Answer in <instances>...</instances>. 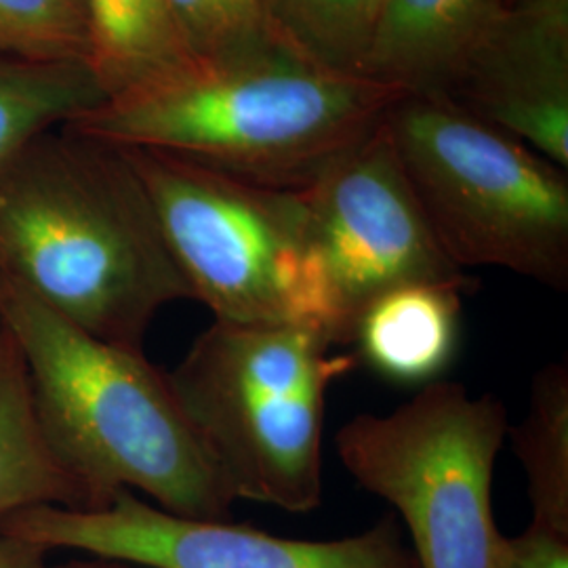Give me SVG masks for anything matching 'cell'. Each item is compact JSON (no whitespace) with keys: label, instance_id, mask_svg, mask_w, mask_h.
<instances>
[{"label":"cell","instance_id":"obj_15","mask_svg":"<svg viewBox=\"0 0 568 568\" xmlns=\"http://www.w3.org/2000/svg\"><path fill=\"white\" fill-rule=\"evenodd\" d=\"M527 478L530 523L568 535V365L544 366L528 396L527 415L508 427Z\"/></svg>","mask_w":568,"mask_h":568},{"label":"cell","instance_id":"obj_10","mask_svg":"<svg viewBox=\"0 0 568 568\" xmlns=\"http://www.w3.org/2000/svg\"><path fill=\"white\" fill-rule=\"evenodd\" d=\"M440 98L568 169V0L504 9Z\"/></svg>","mask_w":568,"mask_h":568},{"label":"cell","instance_id":"obj_23","mask_svg":"<svg viewBox=\"0 0 568 568\" xmlns=\"http://www.w3.org/2000/svg\"><path fill=\"white\" fill-rule=\"evenodd\" d=\"M9 345H11V337H9L7 328H4V325H2V321H0V358L4 356V352L9 349Z\"/></svg>","mask_w":568,"mask_h":568},{"label":"cell","instance_id":"obj_22","mask_svg":"<svg viewBox=\"0 0 568 568\" xmlns=\"http://www.w3.org/2000/svg\"><path fill=\"white\" fill-rule=\"evenodd\" d=\"M47 568H148L140 565H131V562H122V560H110V558H100V556H84L74 558L61 565H47Z\"/></svg>","mask_w":568,"mask_h":568},{"label":"cell","instance_id":"obj_14","mask_svg":"<svg viewBox=\"0 0 568 568\" xmlns=\"http://www.w3.org/2000/svg\"><path fill=\"white\" fill-rule=\"evenodd\" d=\"M105 100L89 63L0 53V166L44 131Z\"/></svg>","mask_w":568,"mask_h":568},{"label":"cell","instance_id":"obj_12","mask_svg":"<svg viewBox=\"0 0 568 568\" xmlns=\"http://www.w3.org/2000/svg\"><path fill=\"white\" fill-rule=\"evenodd\" d=\"M464 293L445 284H406L375 297L352 328L358 361L392 384L440 382L457 358Z\"/></svg>","mask_w":568,"mask_h":568},{"label":"cell","instance_id":"obj_4","mask_svg":"<svg viewBox=\"0 0 568 568\" xmlns=\"http://www.w3.org/2000/svg\"><path fill=\"white\" fill-rule=\"evenodd\" d=\"M333 345L321 326L213 321L166 373L236 501L321 506L326 394L356 365Z\"/></svg>","mask_w":568,"mask_h":568},{"label":"cell","instance_id":"obj_21","mask_svg":"<svg viewBox=\"0 0 568 568\" xmlns=\"http://www.w3.org/2000/svg\"><path fill=\"white\" fill-rule=\"evenodd\" d=\"M49 554L39 544L0 530V568H47Z\"/></svg>","mask_w":568,"mask_h":568},{"label":"cell","instance_id":"obj_7","mask_svg":"<svg viewBox=\"0 0 568 568\" xmlns=\"http://www.w3.org/2000/svg\"><path fill=\"white\" fill-rule=\"evenodd\" d=\"M508 427L495 394L440 379L387 415L352 417L335 450L398 514L417 567L499 568L508 537L495 520L493 480Z\"/></svg>","mask_w":568,"mask_h":568},{"label":"cell","instance_id":"obj_6","mask_svg":"<svg viewBox=\"0 0 568 568\" xmlns=\"http://www.w3.org/2000/svg\"><path fill=\"white\" fill-rule=\"evenodd\" d=\"M121 148L194 302L215 321L314 325L333 339L302 190L244 182L166 150Z\"/></svg>","mask_w":568,"mask_h":568},{"label":"cell","instance_id":"obj_18","mask_svg":"<svg viewBox=\"0 0 568 568\" xmlns=\"http://www.w3.org/2000/svg\"><path fill=\"white\" fill-rule=\"evenodd\" d=\"M284 41L335 70L358 74L373 0H270Z\"/></svg>","mask_w":568,"mask_h":568},{"label":"cell","instance_id":"obj_16","mask_svg":"<svg viewBox=\"0 0 568 568\" xmlns=\"http://www.w3.org/2000/svg\"><path fill=\"white\" fill-rule=\"evenodd\" d=\"M39 504L87 508L81 488L42 443L11 342L0 358V516Z\"/></svg>","mask_w":568,"mask_h":568},{"label":"cell","instance_id":"obj_1","mask_svg":"<svg viewBox=\"0 0 568 568\" xmlns=\"http://www.w3.org/2000/svg\"><path fill=\"white\" fill-rule=\"evenodd\" d=\"M0 278L133 349L163 307L192 300L126 152L65 124L0 166Z\"/></svg>","mask_w":568,"mask_h":568},{"label":"cell","instance_id":"obj_8","mask_svg":"<svg viewBox=\"0 0 568 568\" xmlns=\"http://www.w3.org/2000/svg\"><path fill=\"white\" fill-rule=\"evenodd\" d=\"M302 192L335 345L349 344L358 314L387 291L474 286L436 241L384 122Z\"/></svg>","mask_w":568,"mask_h":568},{"label":"cell","instance_id":"obj_20","mask_svg":"<svg viewBox=\"0 0 568 568\" xmlns=\"http://www.w3.org/2000/svg\"><path fill=\"white\" fill-rule=\"evenodd\" d=\"M499 568H568V535L530 523L508 537Z\"/></svg>","mask_w":568,"mask_h":568},{"label":"cell","instance_id":"obj_2","mask_svg":"<svg viewBox=\"0 0 568 568\" xmlns=\"http://www.w3.org/2000/svg\"><path fill=\"white\" fill-rule=\"evenodd\" d=\"M0 321L20 356L42 443L103 508L119 490L196 520H227L234 495L169 375L143 349L108 344L0 278Z\"/></svg>","mask_w":568,"mask_h":568},{"label":"cell","instance_id":"obj_24","mask_svg":"<svg viewBox=\"0 0 568 568\" xmlns=\"http://www.w3.org/2000/svg\"><path fill=\"white\" fill-rule=\"evenodd\" d=\"M504 2V7L508 9V7H514V4H520V2H528V0H501Z\"/></svg>","mask_w":568,"mask_h":568},{"label":"cell","instance_id":"obj_25","mask_svg":"<svg viewBox=\"0 0 568 568\" xmlns=\"http://www.w3.org/2000/svg\"><path fill=\"white\" fill-rule=\"evenodd\" d=\"M377 4H379V0H373V16H375V9H377Z\"/></svg>","mask_w":568,"mask_h":568},{"label":"cell","instance_id":"obj_19","mask_svg":"<svg viewBox=\"0 0 568 568\" xmlns=\"http://www.w3.org/2000/svg\"><path fill=\"white\" fill-rule=\"evenodd\" d=\"M0 53L32 61L89 63L91 21L87 2L0 0Z\"/></svg>","mask_w":568,"mask_h":568},{"label":"cell","instance_id":"obj_13","mask_svg":"<svg viewBox=\"0 0 568 568\" xmlns=\"http://www.w3.org/2000/svg\"><path fill=\"white\" fill-rule=\"evenodd\" d=\"M91 21V70L105 98L192 63L163 0H84Z\"/></svg>","mask_w":568,"mask_h":568},{"label":"cell","instance_id":"obj_5","mask_svg":"<svg viewBox=\"0 0 568 568\" xmlns=\"http://www.w3.org/2000/svg\"><path fill=\"white\" fill-rule=\"evenodd\" d=\"M389 142L448 260L568 291V175L440 95H400Z\"/></svg>","mask_w":568,"mask_h":568},{"label":"cell","instance_id":"obj_9","mask_svg":"<svg viewBox=\"0 0 568 568\" xmlns=\"http://www.w3.org/2000/svg\"><path fill=\"white\" fill-rule=\"evenodd\" d=\"M0 530L44 549H72L148 568H419L396 518L333 541L284 539L227 520H196L119 490L108 506H26Z\"/></svg>","mask_w":568,"mask_h":568},{"label":"cell","instance_id":"obj_3","mask_svg":"<svg viewBox=\"0 0 568 568\" xmlns=\"http://www.w3.org/2000/svg\"><path fill=\"white\" fill-rule=\"evenodd\" d=\"M400 95L283 42L241 60L192 61L63 124L114 145L175 152L244 182L304 190L375 133Z\"/></svg>","mask_w":568,"mask_h":568},{"label":"cell","instance_id":"obj_17","mask_svg":"<svg viewBox=\"0 0 568 568\" xmlns=\"http://www.w3.org/2000/svg\"><path fill=\"white\" fill-rule=\"evenodd\" d=\"M190 60H241L283 44L270 0H163Z\"/></svg>","mask_w":568,"mask_h":568},{"label":"cell","instance_id":"obj_11","mask_svg":"<svg viewBox=\"0 0 568 568\" xmlns=\"http://www.w3.org/2000/svg\"><path fill=\"white\" fill-rule=\"evenodd\" d=\"M504 9L501 0H379L358 74L406 95H443Z\"/></svg>","mask_w":568,"mask_h":568}]
</instances>
